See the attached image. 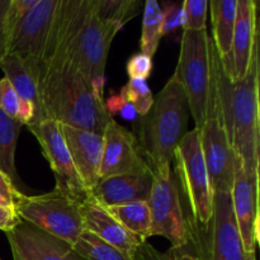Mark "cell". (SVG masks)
Masks as SVG:
<instances>
[{"label": "cell", "mask_w": 260, "mask_h": 260, "mask_svg": "<svg viewBox=\"0 0 260 260\" xmlns=\"http://www.w3.org/2000/svg\"><path fill=\"white\" fill-rule=\"evenodd\" d=\"M117 33L96 17L94 0H60L40 73L48 65L69 62L103 93L107 60Z\"/></svg>", "instance_id": "6da1fadb"}, {"label": "cell", "mask_w": 260, "mask_h": 260, "mask_svg": "<svg viewBox=\"0 0 260 260\" xmlns=\"http://www.w3.org/2000/svg\"><path fill=\"white\" fill-rule=\"evenodd\" d=\"M217 52V51H216ZM259 42L254 48L245 76L231 81L216 58L217 102L221 119L234 152L249 175L259 177L260 109Z\"/></svg>", "instance_id": "7a4b0ae2"}, {"label": "cell", "mask_w": 260, "mask_h": 260, "mask_svg": "<svg viewBox=\"0 0 260 260\" xmlns=\"http://www.w3.org/2000/svg\"><path fill=\"white\" fill-rule=\"evenodd\" d=\"M37 84L47 119L99 135L113 119L103 93L69 62L43 68Z\"/></svg>", "instance_id": "3957f363"}, {"label": "cell", "mask_w": 260, "mask_h": 260, "mask_svg": "<svg viewBox=\"0 0 260 260\" xmlns=\"http://www.w3.org/2000/svg\"><path fill=\"white\" fill-rule=\"evenodd\" d=\"M189 114L184 90L172 75L139 121L137 140L151 172L172 167L175 149L188 132Z\"/></svg>", "instance_id": "277c9868"}, {"label": "cell", "mask_w": 260, "mask_h": 260, "mask_svg": "<svg viewBox=\"0 0 260 260\" xmlns=\"http://www.w3.org/2000/svg\"><path fill=\"white\" fill-rule=\"evenodd\" d=\"M216 58L217 52L207 28L183 30L179 58L173 76L184 90L194 128H201L218 111Z\"/></svg>", "instance_id": "5b68a950"}, {"label": "cell", "mask_w": 260, "mask_h": 260, "mask_svg": "<svg viewBox=\"0 0 260 260\" xmlns=\"http://www.w3.org/2000/svg\"><path fill=\"white\" fill-rule=\"evenodd\" d=\"M58 2L10 0L7 14L8 55L19 58L36 83L52 32Z\"/></svg>", "instance_id": "8992f818"}, {"label": "cell", "mask_w": 260, "mask_h": 260, "mask_svg": "<svg viewBox=\"0 0 260 260\" xmlns=\"http://www.w3.org/2000/svg\"><path fill=\"white\" fill-rule=\"evenodd\" d=\"M79 201L53 189L40 196L20 193L14 202V211L20 220L74 246L84 229Z\"/></svg>", "instance_id": "52a82bcc"}, {"label": "cell", "mask_w": 260, "mask_h": 260, "mask_svg": "<svg viewBox=\"0 0 260 260\" xmlns=\"http://www.w3.org/2000/svg\"><path fill=\"white\" fill-rule=\"evenodd\" d=\"M174 175L184 194L193 226L207 228L212 217L213 192L201 149L200 131H188L177 146L173 156Z\"/></svg>", "instance_id": "ba28073f"}, {"label": "cell", "mask_w": 260, "mask_h": 260, "mask_svg": "<svg viewBox=\"0 0 260 260\" xmlns=\"http://www.w3.org/2000/svg\"><path fill=\"white\" fill-rule=\"evenodd\" d=\"M151 215L150 236H162L173 249L187 246L192 238L189 218L185 217L179 185L172 167L152 172V185L147 200Z\"/></svg>", "instance_id": "9c48e42d"}, {"label": "cell", "mask_w": 260, "mask_h": 260, "mask_svg": "<svg viewBox=\"0 0 260 260\" xmlns=\"http://www.w3.org/2000/svg\"><path fill=\"white\" fill-rule=\"evenodd\" d=\"M192 229V226H190ZM207 238L202 239L192 229V238L188 245L196 248V253L203 260H246L233 210L231 193L220 192L213 194L212 217L207 228Z\"/></svg>", "instance_id": "30bf717a"}, {"label": "cell", "mask_w": 260, "mask_h": 260, "mask_svg": "<svg viewBox=\"0 0 260 260\" xmlns=\"http://www.w3.org/2000/svg\"><path fill=\"white\" fill-rule=\"evenodd\" d=\"M28 129L37 139L43 156L55 175V189L71 196L80 203H85L90 194L74 167L60 123L53 119H46L38 124L28 126Z\"/></svg>", "instance_id": "8fae6325"}, {"label": "cell", "mask_w": 260, "mask_h": 260, "mask_svg": "<svg viewBox=\"0 0 260 260\" xmlns=\"http://www.w3.org/2000/svg\"><path fill=\"white\" fill-rule=\"evenodd\" d=\"M197 129L200 131L201 149L213 194L220 192L231 193L236 169L241 162L229 142L220 111Z\"/></svg>", "instance_id": "7c38bea8"}, {"label": "cell", "mask_w": 260, "mask_h": 260, "mask_svg": "<svg viewBox=\"0 0 260 260\" xmlns=\"http://www.w3.org/2000/svg\"><path fill=\"white\" fill-rule=\"evenodd\" d=\"M149 164L136 135L112 119L103 134L99 179L123 174H149Z\"/></svg>", "instance_id": "4fadbf2b"}, {"label": "cell", "mask_w": 260, "mask_h": 260, "mask_svg": "<svg viewBox=\"0 0 260 260\" xmlns=\"http://www.w3.org/2000/svg\"><path fill=\"white\" fill-rule=\"evenodd\" d=\"M233 210L246 254H255L259 244V177L249 175L241 164L231 189Z\"/></svg>", "instance_id": "5bb4252c"}, {"label": "cell", "mask_w": 260, "mask_h": 260, "mask_svg": "<svg viewBox=\"0 0 260 260\" xmlns=\"http://www.w3.org/2000/svg\"><path fill=\"white\" fill-rule=\"evenodd\" d=\"M5 235L12 254L22 260H83L68 243L20 218Z\"/></svg>", "instance_id": "9a60e30c"}, {"label": "cell", "mask_w": 260, "mask_h": 260, "mask_svg": "<svg viewBox=\"0 0 260 260\" xmlns=\"http://www.w3.org/2000/svg\"><path fill=\"white\" fill-rule=\"evenodd\" d=\"M258 42V3L255 0H238L230 68L225 73L231 81H238L245 76Z\"/></svg>", "instance_id": "2e32d148"}, {"label": "cell", "mask_w": 260, "mask_h": 260, "mask_svg": "<svg viewBox=\"0 0 260 260\" xmlns=\"http://www.w3.org/2000/svg\"><path fill=\"white\" fill-rule=\"evenodd\" d=\"M60 127L74 167L90 194L99 182V169L103 156V135L68 124L60 123Z\"/></svg>", "instance_id": "e0dca14e"}, {"label": "cell", "mask_w": 260, "mask_h": 260, "mask_svg": "<svg viewBox=\"0 0 260 260\" xmlns=\"http://www.w3.org/2000/svg\"><path fill=\"white\" fill-rule=\"evenodd\" d=\"M81 213H83L84 229L90 231L99 239L106 241L107 244L113 248L118 249L121 253L132 259L139 250L140 246L145 243L140 238L129 233L124 229L111 213L107 211L106 207L99 205L94 200L89 198L85 203L81 206Z\"/></svg>", "instance_id": "ac0fdd59"}, {"label": "cell", "mask_w": 260, "mask_h": 260, "mask_svg": "<svg viewBox=\"0 0 260 260\" xmlns=\"http://www.w3.org/2000/svg\"><path fill=\"white\" fill-rule=\"evenodd\" d=\"M152 185V172L149 174H123L99 179L90 198L103 207L144 201L147 202Z\"/></svg>", "instance_id": "d6986e66"}, {"label": "cell", "mask_w": 260, "mask_h": 260, "mask_svg": "<svg viewBox=\"0 0 260 260\" xmlns=\"http://www.w3.org/2000/svg\"><path fill=\"white\" fill-rule=\"evenodd\" d=\"M238 0H211L208 9L212 20V41L220 57L223 71L230 68L231 47H233L234 28L236 20Z\"/></svg>", "instance_id": "ffe728a7"}, {"label": "cell", "mask_w": 260, "mask_h": 260, "mask_svg": "<svg viewBox=\"0 0 260 260\" xmlns=\"http://www.w3.org/2000/svg\"><path fill=\"white\" fill-rule=\"evenodd\" d=\"M0 69L4 73V78L9 80L14 90L17 91L20 102L29 103L35 109V119L29 126L46 121L47 116H46L42 101H41L40 89H38L37 83L33 80V78L27 71L24 63L15 56L7 55L4 60L0 62Z\"/></svg>", "instance_id": "44dd1931"}, {"label": "cell", "mask_w": 260, "mask_h": 260, "mask_svg": "<svg viewBox=\"0 0 260 260\" xmlns=\"http://www.w3.org/2000/svg\"><path fill=\"white\" fill-rule=\"evenodd\" d=\"M23 123L0 109V170L7 175L19 192L23 184L15 168V149Z\"/></svg>", "instance_id": "7402d4cb"}, {"label": "cell", "mask_w": 260, "mask_h": 260, "mask_svg": "<svg viewBox=\"0 0 260 260\" xmlns=\"http://www.w3.org/2000/svg\"><path fill=\"white\" fill-rule=\"evenodd\" d=\"M107 211L123 226L124 229L134 234L141 240L147 241L151 238V215H150L147 202L137 201V202L124 203L118 206L106 207Z\"/></svg>", "instance_id": "603a6c76"}, {"label": "cell", "mask_w": 260, "mask_h": 260, "mask_svg": "<svg viewBox=\"0 0 260 260\" xmlns=\"http://www.w3.org/2000/svg\"><path fill=\"white\" fill-rule=\"evenodd\" d=\"M140 9V0H94L96 17L102 22L116 28L118 32L127 22L139 14Z\"/></svg>", "instance_id": "cb8c5ba5"}, {"label": "cell", "mask_w": 260, "mask_h": 260, "mask_svg": "<svg viewBox=\"0 0 260 260\" xmlns=\"http://www.w3.org/2000/svg\"><path fill=\"white\" fill-rule=\"evenodd\" d=\"M161 5L156 0H146L144 5V18H142L141 33V52L154 57L161 40Z\"/></svg>", "instance_id": "d4e9b609"}, {"label": "cell", "mask_w": 260, "mask_h": 260, "mask_svg": "<svg viewBox=\"0 0 260 260\" xmlns=\"http://www.w3.org/2000/svg\"><path fill=\"white\" fill-rule=\"evenodd\" d=\"M73 249L83 260H132L86 230L81 233Z\"/></svg>", "instance_id": "484cf974"}, {"label": "cell", "mask_w": 260, "mask_h": 260, "mask_svg": "<svg viewBox=\"0 0 260 260\" xmlns=\"http://www.w3.org/2000/svg\"><path fill=\"white\" fill-rule=\"evenodd\" d=\"M121 98L131 104L140 117H144L154 103V95L145 79H129L121 89Z\"/></svg>", "instance_id": "4316f807"}, {"label": "cell", "mask_w": 260, "mask_h": 260, "mask_svg": "<svg viewBox=\"0 0 260 260\" xmlns=\"http://www.w3.org/2000/svg\"><path fill=\"white\" fill-rule=\"evenodd\" d=\"M183 8V30L206 29L208 14L207 0H184Z\"/></svg>", "instance_id": "83f0119b"}, {"label": "cell", "mask_w": 260, "mask_h": 260, "mask_svg": "<svg viewBox=\"0 0 260 260\" xmlns=\"http://www.w3.org/2000/svg\"><path fill=\"white\" fill-rule=\"evenodd\" d=\"M20 99L7 78L0 79V109L12 118L18 119Z\"/></svg>", "instance_id": "f1b7e54d"}, {"label": "cell", "mask_w": 260, "mask_h": 260, "mask_svg": "<svg viewBox=\"0 0 260 260\" xmlns=\"http://www.w3.org/2000/svg\"><path fill=\"white\" fill-rule=\"evenodd\" d=\"M126 70L129 79H145L146 80L152 71V58L145 53L132 55L126 63Z\"/></svg>", "instance_id": "f546056e"}, {"label": "cell", "mask_w": 260, "mask_h": 260, "mask_svg": "<svg viewBox=\"0 0 260 260\" xmlns=\"http://www.w3.org/2000/svg\"><path fill=\"white\" fill-rule=\"evenodd\" d=\"M161 35L173 32L177 28L183 25V8L182 4L177 3H165L164 8H161Z\"/></svg>", "instance_id": "4dcf8cb0"}, {"label": "cell", "mask_w": 260, "mask_h": 260, "mask_svg": "<svg viewBox=\"0 0 260 260\" xmlns=\"http://www.w3.org/2000/svg\"><path fill=\"white\" fill-rule=\"evenodd\" d=\"M132 260H174V258H173L170 250L167 253H162V251H159L156 248H154L151 244L145 241L140 246L139 250L136 251Z\"/></svg>", "instance_id": "1f68e13d"}, {"label": "cell", "mask_w": 260, "mask_h": 260, "mask_svg": "<svg viewBox=\"0 0 260 260\" xmlns=\"http://www.w3.org/2000/svg\"><path fill=\"white\" fill-rule=\"evenodd\" d=\"M10 0H0V62L8 55V36H7V14Z\"/></svg>", "instance_id": "d6a6232c"}, {"label": "cell", "mask_w": 260, "mask_h": 260, "mask_svg": "<svg viewBox=\"0 0 260 260\" xmlns=\"http://www.w3.org/2000/svg\"><path fill=\"white\" fill-rule=\"evenodd\" d=\"M20 193L22 192H19V190L13 185V183L10 182L9 178L0 170V197L4 198V200L14 208V202Z\"/></svg>", "instance_id": "836d02e7"}, {"label": "cell", "mask_w": 260, "mask_h": 260, "mask_svg": "<svg viewBox=\"0 0 260 260\" xmlns=\"http://www.w3.org/2000/svg\"><path fill=\"white\" fill-rule=\"evenodd\" d=\"M18 221H19V217L14 210L0 205V230L4 233L12 230Z\"/></svg>", "instance_id": "e575fe53"}, {"label": "cell", "mask_w": 260, "mask_h": 260, "mask_svg": "<svg viewBox=\"0 0 260 260\" xmlns=\"http://www.w3.org/2000/svg\"><path fill=\"white\" fill-rule=\"evenodd\" d=\"M170 253H172L174 260H203L198 255L196 251L188 250L187 248H180V249H170Z\"/></svg>", "instance_id": "d590c367"}, {"label": "cell", "mask_w": 260, "mask_h": 260, "mask_svg": "<svg viewBox=\"0 0 260 260\" xmlns=\"http://www.w3.org/2000/svg\"><path fill=\"white\" fill-rule=\"evenodd\" d=\"M246 260H256L255 259V254H249L248 259H246Z\"/></svg>", "instance_id": "8d00e7d4"}, {"label": "cell", "mask_w": 260, "mask_h": 260, "mask_svg": "<svg viewBox=\"0 0 260 260\" xmlns=\"http://www.w3.org/2000/svg\"><path fill=\"white\" fill-rule=\"evenodd\" d=\"M13 260H22L20 258H18L17 255H15V254H13Z\"/></svg>", "instance_id": "74e56055"}]
</instances>
